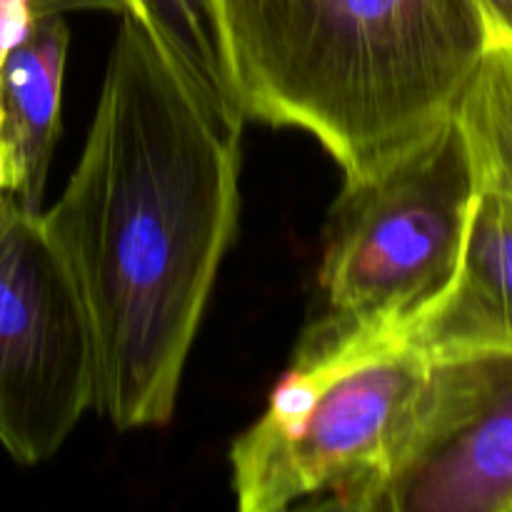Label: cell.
<instances>
[{
    "mask_svg": "<svg viewBox=\"0 0 512 512\" xmlns=\"http://www.w3.org/2000/svg\"><path fill=\"white\" fill-rule=\"evenodd\" d=\"M453 118L480 188L512 193V40L490 35Z\"/></svg>",
    "mask_w": 512,
    "mask_h": 512,
    "instance_id": "30bf717a",
    "label": "cell"
},
{
    "mask_svg": "<svg viewBox=\"0 0 512 512\" xmlns=\"http://www.w3.org/2000/svg\"><path fill=\"white\" fill-rule=\"evenodd\" d=\"M475 190L455 118L380 175L345 185L320 268L325 313L310 330L408 335L458 270Z\"/></svg>",
    "mask_w": 512,
    "mask_h": 512,
    "instance_id": "277c9868",
    "label": "cell"
},
{
    "mask_svg": "<svg viewBox=\"0 0 512 512\" xmlns=\"http://www.w3.org/2000/svg\"><path fill=\"white\" fill-rule=\"evenodd\" d=\"M368 512H512V353L433 360L413 433Z\"/></svg>",
    "mask_w": 512,
    "mask_h": 512,
    "instance_id": "8992f818",
    "label": "cell"
},
{
    "mask_svg": "<svg viewBox=\"0 0 512 512\" xmlns=\"http://www.w3.org/2000/svg\"><path fill=\"white\" fill-rule=\"evenodd\" d=\"M408 338L433 360L512 353V193L478 185L458 270Z\"/></svg>",
    "mask_w": 512,
    "mask_h": 512,
    "instance_id": "52a82bcc",
    "label": "cell"
},
{
    "mask_svg": "<svg viewBox=\"0 0 512 512\" xmlns=\"http://www.w3.org/2000/svg\"><path fill=\"white\" fill-rule=\"evenodd\" d=\"M430 355L405 333L308 330L230 450L243 512H368L418 420Z\"/></svg>",
    "mask_w": 512,
    "mask_h": 512,
    "instance_id": "3957f363",
    "label": "cell"
},
{
    "mask_svg": "<svg viewBox=\"0 0 512 512\" xmlns=\"http://www.w3.org/2000/svg\"><path fill=\"white\" fill-rule=\"evenodd\" d=\"M220 15H223L225 35H228V48L248 35L280 0H218Z\"/></svg>",
    "mask_w": 512,
    "mask_h": 512,
    "instance_id": "7c38bea8",
    "label": "cell"
},
{
    "mask_svg": "<svg viewBox=\"0 0 512 512\" xmlns=\"http://www.w3.org/2000/svg\"><path fill=\"white\" fill-rule=\"evenodd\" d=\"M95 398L88 318L40 213L0 200V445L53 458Z\"/></svg>",
    "mask_w": 512,
    "mask_h": 512,
    "instance_id": "5b68a950",
    "label": "cell"
},
{
    "mask_svg": "<svg viewBox=\"0 0 512 512\" xmlns=\"http://www.w3.org/2000/svg\"><path fill=\"white\" fill-rule=\"evenodd\" d=\"M238 178L240 138L123 13L83 155L40 213L88 318L93 408L115 428L173 418L238 223Z\"/></svg>",
    "mask_w": 512,
    "mask_h": 512,
    "instance_id": "6da1fadb",
    "label": "cell"
},
{
    "mask_svg": "<svg viewBox=\"0 0 512 512\" xmlns=\"http://www.w3.org/2000/svg\"><path fill=\"white\" fill-rule=\"evenodd\" d=\"M38 18L35 0H0V75L8 55L23 43Z\"/></svg>",
    "mask_w": 512,
    "mask_h": 512,
    "instance_id": "8fae6325",
    "label": "cell"
},
{
    "mask_svg": "<svg viewBox=\"0 0 512 512\" xmlns=\"http://www.w3.org/2000/svg\"><path fill=\"white\" fill-rule=\"evenodd\" d=\"M220 130L240 138L248 120L218 0H125Z\"/></svg>",
    "mask_w": 512,
    "mask_h": 512,
    "instance_id": "9c48e42d",
    "label": "cell"
},
{
    "mask_svg": "<svg viewBox=\"0 0 512 512\" xmlns=\"http://www.w3.org/2000/svg\"><path fill=\"white\" fill-rule=\"evenodd\" d=\"M5 190H3V168H0V200H3Z\"/></svg>",
    "mask_w": 512,
    "mask_h": 512,
    "instance_id": "5bb4252c",
    "label": "cell"
},
{
    "mask_svg": "<svg viewBox=\"0 0 512 512\" xmlns=\"http://www.w3.org/2000/svg\"><path fill=\"white\" fill-rule=\"evenodd\" d=\"M488 38L478 0H280L230 58L245 115L310 133L355 185L453 118Z\"/></svg>",
    "mask_w": 512,
    "mask_h": 512,
    "instance_id": "7a4b0ae2",
    "label": "cell"
},
{
    "mask_svg": "<svg viewBox=\"0 0 512 512\" xmlns=\"http://www.w3.org/2000/svg\"><path fill=\"white\" fill-rule=\"evenodd\" d=\"M70 33L60 15H43L8 55L0 75V168L5 195L40 213L60 128Z\"/></svg>",
    "mask_w": 512,
    "mask_h": 512,
    "instance_id": "ba28073f",
    "label": "cell"
},
{
    "mask_svg": "<svg viewBox=\"0 0 512 512\" xmlns=\"http://www.w3.org/2000/svg\"><path fill=\"white\" fill-rule=\"evenodd\" d=\"M488 35L512 40V0H478Z\"/></svg>",
    "mask_w": 512,
    "mask_h": 512,
    "instance_id": "4fadbf2b",
    "label": "cell"
}]
</instances>
